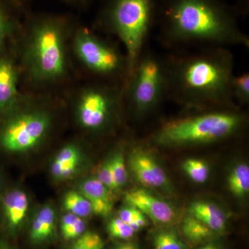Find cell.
<instances>
[{
	"mask_svg": "<svg viewBox=\"0 0 249 249\" xmlns=\"http://www.w3.org/2000/svg\"><path fill=\"white\" fill-rule=\"evenodd\" d=\"M157 22L168 47H249L235 9L224 0H159Z\"/></svg>",
	"mask_w": 249,
	"mask_h": 249,
	"instance_id": "6da1fadb",
	"label": "cell"
},
{
	"mask_svg": "<svg viewBox=\"0 0 249 249\" xmlns=\"http://www.w3.org/2000/svg\"><path fill=\"white\" fill-rule=\"evenodd\" d=\"M165 58L168 98L196 109L235 106L231 89L235 60L229 48L204 47Z\"/></svg>",
	"mask_w": 249,
	"mask_h": 249,
	"instance_id": "7a4b0ae2",
	"label": "cell"
},
{
	"mask_svg": "<svg viewBox=\"0 0 249 249\" xmlns=\"http://www.w3.org/2000/svg\"><path fill=\"white\" fill-rule=\"evenodd\" d=\"M202 111L163 123L152 135L161 147H179L222 142L245 127L247 119L235 106L202 108Z\"/></svg>",
	"mask_w": 249,
	"mask_h": 249,
	"instance_id": "3957f363",
	"label": "cell"
},
{
	"mask_svg": "<svg viewBox=\"0 0 249 249\" xmlns=\"http://www.w3.org/2000/svg\"><path fill=\"white\" fill-rule=\"evenodd\" d=\"M29 26L24 60L29 75L39 82L60 79L66 73L68 19L55 15H39L31 18Z\"/></svg>",
	"mask_w": 249,
	"mask_h": 249,
	"instance_id": "277c9868",
	"label": "cell"
},
{
	"mask_svg": "<svg viewBox=\"0 0 249 249\" xmlns=\"http://www.w3.org/2000/svg\"><path fill=\"white\" fill-rule=\"evenodd\" d=\"M158 5L159 0H105L99 22L117 36L124 46L128 62V77L157 22Z\"/></svg>",
	"mask_w": 249,
	"mask_h": 249,
	"instance_id": "5b68a950",
	"label": "cell"
},
{
	"mask_svg": "<svg viewBox=\"0 0 249 249\" xmlns=\"http://www.w3.org/2000/svg\"><path fill=\"white\" fill-rule=\"evenodd\" d=\"M129 107L134 115L144 117L168 98L165 58L144 49L124 85Z\"/></svg>",
	"mask_w": 249,
	"mask_h": 249,
	"instance_id": "8992f818",
	"label": "cell"
},
{
	"mask_svg": "<svg viewBox=\"0 0 249 249\" xmlns=\"http://www.w3.org/2000/svg\"><path fill=\"white\" fill-rule=\"evenodd\" d=\"M73 49L80 62L93 74L127 81L129 70L126 55L109 42L80 28L74 35Z\"/></svg>",
	"mask_w": 249,
	"mask_h": 249,
	"instance_id": "52a82bcc",
	"label": "cell"
},
{
	"mask_svg": "<svg viewBox=\"0 0 249 249\" xmlns=\"http://www.w3.org/2000/svg\"><path fill=\"white\" fill-rule=\"evenodd\" d=\"M124 85H91L80 92L77 116L82 127L89 130L103 129L109 124L124 93Z\"/></svg>",
	"mask_w": 249,
	"mask_h": 249,
	"instance_id": "ba28073f",
	"label": "cell"
},
{
	"mask_svg": "<svg viewBox=\"0 0 249 249\" xmlns=\"http://www.w3.org/2000/svg\"><path fill=\"white\" fill-rule=\"evenodd\" d=\"M50 124V116L45 111L20 113L10 119L0 130V144L6 151H27L40 143Z\"/></svg>",
	"mask_w": 249,
	"mask_h": 249,
	"instance_id": "9c48e42d",
	"label": "cell"
},
{
	"mask_svg": "<svg viewBox=\"0 0 249 249\" xmlns=\"http://www.w3.org/2000/svg\"><path fill=\"white\" fill-rule=\"evenodd\" d=\"M128 163L134 178L142 186L162 191H171V183L164 169L146 149L134 147L129 153Z\"/></svg>",
	"mask_w": 249,
	"mask_h": 249,
	"instance_id": "30bf717a",
	"label": "cell"
},
{
	"mask_svg": "<svg viewBox=\"0 0 249 249\" xmlns=\"http://www.w3.org/2000/svg\"><path fill=\"white\" fill-rule=\"evenodd\" d=\"M124 201L160 227H169L178 219L176 211L169 203L145 189L136 188L127 192L124 196Z\"/></svg>",
	"mask_w": 249,
	"mask_h": 249,
	"instance_id": "8fae6325",
	"label": "cell"
},
{
	"mask_svg": "<svg viewBox=\"0 0 249 249\" xmlns=\"http://www.w3.org/2000/svg\"><path fill=\"white\" fill-rule=\"evenodd\" d=\"M80 192L89 200L93 213L102 217H107L111 213L113 209L111 191L97 178H89L83 181Z\"/></svg>",
	"mask_w": 249,
	"mask_h": 249,
	"instance_id": "7c38bea8",
	"label": "cell"
},
{
	"mask_svg": "<svg viewBox=\"0 0 249 249\" xmlns=\"http://www.w3.org/2000/svg\"><path fill=\"white\" fill-rule=\"evenodd\" d=\"M18 98V73L14 64L0 58V114L11 110Z\"/></svg>",
	"mask_w": 249,
	"mask_h": 249,
	"instance_id": "4fadbf2b",
	"label": "cell"
},
{
	"mask_svg": "<svg viewBox=\"0 0 249 249\" xmlns=\"http://www.w3.org/2000/svg\"><path fill=\"white\" fill-rule=\"evenodd\" d=\"M29 207V197L24 191L14 190L5 195L1 209L10 229H15L21 225L27 216Z\"/></svg>",
	"mask_w": 249,
	"mask_h": 249,
	"instance_id": "5bb4252c",
	"label": "cell"
},
{
	"mask_svg": "<svg viewBox=\"0 0 249 249\" xmlns=\"http://www.w3.org/2000/svg\"><path fill=\"white\" fill-rule=\"evenodd\" d=\"M189 214L200 220L215 233L227 229V217L219 206L206 201H196L190 206Z\"/></svg>",
	"mask_w": 249,
	"mask_h": 249,
	"instance_id": "9a60e30c",
	"label": "cell"
},
{
	"mask_svg": "<svg viewBox=\"0 0 249 249\" xmlns=\"http://www.w3.org/2000/svg\"><path fill=\"white\" fill-rule=\"evenodd\" d=\"M80 154L76 145H67L60 150L52 165V174L57 179H65L76 173Z\"/></svg>",
	"mask_w": 249,
	"mask_h": 249,
	"instance_id": "2e32d148",
	"label": "cell"
},
{
	"mask_svg": "<svg viewBox=\"0 0 249 249\" xmlns=\"http://www.w3.org/2000/svg\"><path fill=\"white\" fill-rule=\"evenodd\" d=\"M55 211L49 206H44L36 214L31 225V239L34 242H40L50 237L55 227Z\"/></svg>",
	"mask_w": 249,
	"mask_h": 249,
	"instance_id": "e0dca14e",
	"label": "cell"
},
{
	"mask_svg": "<svg viewBox=\"0 0 249 249\" xmlns=\"http://www.w3.org/2000/svg\"><path fill=\"white\" fill-rule=\"evenodd\" d=\"M181 231L186 240L193 245L206 242L215 233L204 223L190 214L183 218Z\"/></svg>",
	"mask_w": 249,
	"mask_h": 249,
	"instance_id": "ac0fdd59",
	"label": "cell"
},
{
	"mask_svg": "<svg viewBox=\"0 0 249 249\" xmlns=\"http://www.w3.org/2000/svg\"><path fill=\"white\" fill-rule=\"evenodd\" d=\"M229 191L236 197L244 198L249 193V167L246 163L236 165L228 176Z\"/></svg>",
	"mask_w": 249,
	"mask_h": 249,
	"instance_id": "d6986e66",
	"label": "cell"
},
{
	"mask_svg": "<svg viewBox=\"0 0 249 249\" xmlns=\"http://www.w3.org/2000/svg\"><path fill=\"white\" fill-rule=\"evenodd\" d=\"M63 206L68 213L80 218L89 217L93 213L89 200L80 192H68L64 196Z\"/></svg>",
	"mask_w": 249,
	"mask_h": 249,
	"instance_id": "ffe728a7",
	"label": "cell"
},
{
	"mask_svg": "<svg viewBox=\"0 0 249 249\" xmlns=\"http://www.w3.org/2000/svg\"><path fill=\"white\" fill-rule=\"evenodd\" d=\"M154 249H186L179 236L173 229H162L153 235Z\"/></svg>",
	"mask_w": 249,
	"mask_h": 249,
	"instance_id": "44dd1931",
	"label": "cell"
},
{
	"mask_svg": "<svg viewBox=\"0 0 249 249\" xmlns=\"http://www.w3.org/2000/svg\"><path fill=\"white\" fill-rule=\"evenodd\" d=\"M181 168L192 181L204 183L209 178V165L204 160L198 159H188L183 161Z\"/></svg>",
	"mask_w": 249,
	"mask_h": 249,
	"instance_id": "7402d4cb",
	"label": "cell"
},
{
	"mask_svg": "<svg viewBox=\"0 0 249 249\" xmlns=\"http://www.w3.org/2000/svg\"><path fill=\"white\" fill-rule=\"evenodd\" d=\"M233 101L240 104L247 105L249 102V73L244 72L240 74H234L231 85Z\"/></svg>",
	"mask_w": 249,
	"mask_h": 249,
	"instance_id": "603a6c76",
	"label": "cell"
},
{
	"mask_svg": "<svg viewBox=\"0 0 249 249\" xmlns=\"http://www.w3.org/2000/svg\"><path fill=\"white\" fill-rule=\"evenodd\" d=\"M109 160L116 189H119L125 184L127 180V168L124 154L121 152H117Z\"/></svg>",
	"mask_w": 249,
	"mask_h": 249,
	"instance_id": "cb8c5ba5",
	"label": "cell"
},
{
	"mask_svg": "<svg viewBox=\"0 0 249 249\" xmlns=\"http://www.w3.org/2000/svg\"><path fill=\"white\" fill-rule=\"evenodd\" d=\"M16 20L10 12V8L0 1V49L16 27Z\"/></svg>",
	"mask_w": 249,
	"mask_h": 249,
	"instance_id": "d4e9b609",
	"label": "cell"
},
{
	"mask_svg": "<svg viewBox=\"0 0 249 249\" xmlns=\"http://www.w3.org/2000/svg\"><path fill=\"white\" fill-rule=\"evenodd\" d=\"M102 237L93 231H85L76 239L70 249H104Z\"/></svg>",
	"mask_w": 249,
	"mask_h": 249,
	"instance_id": "484cf974",
	"label": "cell"
},
{
	"mask_svg": "<svg viewBox=\"0 0 249 249\" xmlns=\"http://www.w3.org/2000/svg\"><path fill=\"white\" fill-rule=\"evenodd\" d=\"M108 233L111 237L119 240H127L136 233L129 224L119 217L113 218L107 225Z\"/></svg>",
	"mask_w": 249,
	"mask_h": 249,
	"instance_id": "4316f807",
	"label": "cell"
},
{
	"mask_svg": "<svg viewBox=\"0 0 249 249\" xmlns=\"http://www.w3.org/2000/svg\"><path fill=\"white\" fill-rule=\"evenodd\" d=\"M96 178L110 191L116 190L115 181L111 171L110 160H107L100 167Z\"/></svg>",
	"mask_w": 249,
	"mask_h": 249,
	"instance_id": "83f0119b",
	"label": "cell"
},
{
	"mask_svg": "<svg viewBox=\"0 0 249 249\" xmlns=\"http://www.w3.org/2000/svg\"><path fill=\"white\" fill-rule=\"evenodd\" d=\"M86 224L83 218H81L66 232H63L62 234V237L67 240H74L86 231Z\"/></svg>",
	"mask_w": 249,
	"mask_h": 249,
	"instance_id": "f1b7e54d",
	"label": "cell"
},
{
	"mask_svg": "<svg viewBox=\"0 0 249 249\" xmlns=\"http://www.w3.org/2000/svg\"><path fill=\"white\" fill-rule=\"evenodd\" d=\"M147 224V220L145 214L141 212L139 210L136 209L133 219L129 225L133 229L134 231L137 232L142 228L146 227Z\"/></svg>",
	"mask_w": 249,
	"mask_h": 249,
	"instance_id": "f546056e",
	"label": "cell"
},
{
	"mask_svg": "<svg viewBox=\"0 0 249 249\" xmlns=\"http://www.w3.org/2000/svg\"><path fill=\"white\" fill-rule=\"evenodd\" d=\"M80 219H81V218L71 213H68L65 214L62 217L61 221H60V231H61V234L66 232L73 224H76Z\"/></svg>",
	"mask_w": 249,
	"mask_h": 249,
	"instance_id": "4dcf8cb0",
	"label": "cell"
},
{
	"mask_svg": "<svg viewBox=\"0 0 249 249\" xmlns=\"http://www.w3.org/2000/svg\"><path fill=\"white\" fill-rule=\"evenodd\" d=\"M135 211L136 208L132 206L123 208V209L119 211V217L122 219L124 222L127 223V224H129L132 222V219H133Z\"/></svg>",
	"mask_w": 249,
	"mask_h": 249,
	"instance_id": "1f68e13d",
	"label": "cell"
},
{
	"mask_svg": "<svg viewBox=\"0 0 249 249\" xmlns=\"http://www.w3.org/2000/svg\"><path fill=\"white\" fill-rule=\"evenodd\" d=\"M0 1L4 3L8 7L16 8V9H19L22 8L27 0H0Z\"/></svg>",
	"mask_w": 249,
	"mask_h": 249,
	"instance_id": "d6a6232c",
	"label": "cell"
},
{
	"mask_svg": "<svg viewBox=\"0 0 249 249\" xmlns=\"http://www.w3.org/2000/svg\"><path fill=\"white\" fill-rule=\"evenodd\" d=\"M114 249H139L136 244L127 242L120 243L116 246Z\"/></svg>",
	"mask_w": 249,
	"mask_h": 249,
	"instance_id": "836d02e7",
	"label": "cell"
},
{
	"mask_svg": "<svg viewBox=\"0 0 249 249\" xmlns=\"http://www.w3.org/2000/svg\"><path fill=\"white\" fill-rule=\"evenodd\" d=\"M197 249H219V247H217V246L213 245H206L204 246H202V247H199Z\"/></svg>",
	"mask_w": 249,
	"mask_h": 249,
	"instance_id": "e575fe53",
	"label": "cell"
},
{
	"mask_svg": "<svg viewBox=\"0 0 249 249\" xmlns=\"http://www.w3.org/2000/svg\"><path fill=\"white\" fill-rule=\"evenodd\" d=\"M67 1H70V2L72 3H76V4H83L88 2L89 0H67Z\"/></svg>",
	"mask_w": 249,
	"mask_h": 249,
	"instance_id": "d590c367",
	"label": "cell"
},
{
	"mask_svg": "<svg viewBox=\"0 0 249 249\" xmlns=\"http://www.w3.org/2000/svg\"><path fill=\"white\" fill-rule=\"evenodd\" d=\"M0 249H8L7 247H0Z\"/></svg>",
	"mask_w": 249,
	"mask_h": 249,
	"instance_id": "8d00e7d4",
	"label": "cell"
}]
</instances>
